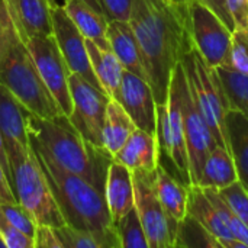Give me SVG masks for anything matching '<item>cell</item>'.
I'll list each match as a JSON object with an SVG mask.
<instances>
[{
  "label": "cell",
  "instance_id": "e0dca14e",
  "mask_svg": "<svg viewBox=\"0 0 248 248\" xmlns=\"http://www.w3.org/2000/svg\"><path fill=\"white\" fill-rule=\"evenodd\" d=\"M106 38L110 49L121 61L122 67L126 71H131L147 80L140 45L129 20H109Z\"/></svg>",
  "mask_w": 248,
  "mask_h": 248
},
{
  "label": "cell",
  "instance_id": "60d3db41",
  "mask_svg": "<svg viewBox=\"0 0 248 248\" xmlns=\"http://www.w3.org/2000/svg\"><path fill=\"white\" fill-rule=\"evenodd\" d=\"M206 6H209L224 22L225 25L234 31L235 29V25H234V20L230 15V10H228V6H227V0H202Z\"/></svg>",
  "mask_w": 248,
  "mask_h": 248
},
{
  "label": "cell",
  "instance_id": "5bb4252c",
  "mask_svg": "<svg viewBox=\"0 0 248 248\" xmlns=\"http://www.w3.org/2000/svg\"><path fill=\"white\" fill-rule=\"evenodd\" d=\"M116 100L129 113L137 128L157 135V102L144 77L125 70Z\"/></svg>",
  "mask_w": 248,
  "mask_h": 248
},
{
  "label": "cell",
  "instance_id": "7c38bea8",
  "mask_svg": "<svg viewBox=\"0 0 248 248\" xmlns=\"http://www.w3.org/2000/svg\"><path fill=\"white\" fill-rule=\"evenodd\" d=\"M73 110L68 116L76 129L92 144L103 147L102 134L109 96L78 74H70Z\"/></svg>",
  "mask_w": 248,
  "mask_h": 248
},
{
  "label": "cell",
  "instance_id": "44dd1931",
  "mask_svg": "<svg viewBox=\"0 0 248 248\" xmlns=\"http://www.w3.org/2000/svg\"><path fill=\"white\" fill-rule=\"evenodd\" d=\"M12 17L28 35L52 33L51 4L48 0H7Z\"/></svg>",
  "mask_w": 248,
  "mask_h": 248
},
{
  "label": "cell",
  "instance_id": "8d00e7d4",
  "mask_svg": "<svg viewBox=\"0 0 248 248\" xmlns=\"http://www.w3.org/2000/svg\"><path fill=\"white\" fill-rule=\"evenodd\" d=\"M33 248H64L57 234V228L45 224H38L33 235Z\"/></svg>",
  "mask_w": 248,
  "mask_h": 248
},
{
  "label": "cell",
  "instance_id": "4fadbf2b",
  "mask_svg": "<svg viewBox=\"0 0 248 248\" xmlns=\"http://www.w3.org/2000/svg\"><path fill=\"white\" fill-rule=\"evenodd\" d=\"M51 22H52V33L58 44V48L70 68L71 73L78 74L84 80H87L94 87L102 89L86 46V38L80 32V29L74 25V22L67 15L62 6L51 7Z\"/></svg>",
  "mask_w": 248,
  "mask_h": 248
},
{
  "label": "cell",
  "instance_id": "4dcf8cb0",
  "mask_svg": "<svg viewBox=\"0 0 248 248\" xmlns=\"http://www.w3.org/2000/svg\"><path fill=\"white\" fill-rule=\"evenodd\" d=\"M4 217L22 232H25L26 235H29L31 238H33L36 227H38V221L35 219V217L19 202H13V203H1L0 205Z\"/></svg>",
  "mask_w": 248,
  "mask_h": 248
},
{
  "label": "cell",
  "instance_id": "e575fe53",
  "mask_svg": "<svg viewBox=\"0 0 248 248\" xmlns=\"http://www.w3.org/2000/svg\"><path fill=\"white\" fill-rule=\"evenodd\" d=\"M219 192L228 201V203L240 217V219L248 227V193L244 186L240 182H235L228 187L221 189Z\"/></svg>",
  "mask_w": 248,
  "mask_h": 248
},
{
  "label": "cell",
  "instance_id": "9c48e42d",
  "mask_svg": "<svg viewBox=\"0 0 248 248\" xmlns=\"http://www.w3.org/2000/svg\"><path fill=\"white\" fill-rule=\"evenodd\" d=\"M17 31L23 42L26 44L44 83L46 84L48 90L55 99L61 112L70 116L73 110V99H71V92H70L71 71L58 48L54 33L28 35L19 26H17Z\"/></svg>",
  "mask_w": 248,
  "mask_h": 248
},
{
  "label": "cell",
  "instance_id": "30bf717a",
  "mask_svg": "<svg viewBox=\"0 0 248 248\" xmlns=\"http://www.w3.org/2000/svg\"><path fill=\"white\" fill-rule=\"evenodd\" d=\"M193 45L211 68L230 65L232 31L202 0L189 4Z\"/></svg>",
  "mask_w": 248,
  "mask_h": 248
},
{
  "label": "cell",
  "instance_id": "7bdbcfd3",
  "mask_svg": "<svg viewBox=\"0 0 248 248\" xmlns=\"http://www.w3.org/2000/svg\"><path fill=\"white\" fill-rule=\"evenodd\" d=\"M83 1H86L90 7H93V9H94V10H97L99 13L105 15V13H103V9H102V3H100V0H83Z\"/></svg>",
  "mask_w": 248,
  "mask_h": 248
},
{
  "label": "cell",
  "instance_id": "52a82bcc",
  "mask_svg": "<svg viewBox=\"0 0 248 248\" xmlns=\"http://www.w3.org/2000/svg\"><path fill=\"white\" fill-rule=\"evenodd\" d=\"M157 116L158 164L186 186H190L192 180L189 170V154L185 135L180 92L174 70L170 81L167 103L157 105Z\"/></svg>",
  "mask_w": 248,
  "mask_h": 248
},
{
  "label": "cell",
  "instance_id": "f546056e",
  "mask_svg": "<svg viewBox=\"0 0 248 248\" xmlns=\"http://www.w3.org/2000/svg\"><path fill=\"white\" fill-rule=\"evenodd\" d=\"M121 248H150L148 240L137 209H131L116 224Z\"/></svg>",
  "mask_w": 248,
  "mask_h": 248
},
{
  "label": "cell",
  "instance_id": "b9f144b4",
  "mask_svg": "<svg viewBox=\"0 0 248 248\" xmlns=\"http://www.w3.org/2000/svg\"><path fill=\"white\" fill-rule=\"evenodd\" d=\"M0 163L1 166L4 167L9 179H10V163H9V157H7V151H6V141H4V137H3V132H1V128H0ZM12 183V182H10Z\"/></svg>",
  "mask_w": 248,
  "mask_h": 248
},
{
  "label": "cell",
  "instance_id": "f35d334b",
  "mask_svg": "<svg viewBox=\"0 0 248 248\" xmlns=\"http://www.w3.org/2000/svg\"><path fill=\"white\" fill-rule=\"evenodd\" d=\"M235 28H248V0H227Z\"/></svg>",
  "mask_w": 248,
  "mask_h": 248
},
{
  "label": "cell",
  "instance_id": "603a6c76",
  "mask_svg": "<svg viewBox=\"0 0 248 248\" xmlns=\"http://www.w3.org/2000/svg\"><path fill=\"white\" fill-rule=\"evenodd\" d=\"M235 182H238V173L232 155L227 148L217 144L206 157L198 185L203 189L221 190Z\"/></svg>",
  "mask_w": 248,
  "mask_h": 248
},
{
  "label": "cell",
  "instance_id": "cb8c5ba5",
  "mask_svg": "<svg viewBox=\"0 0 248 248\" xmlns=\"http://www.w3.org/2000/svg\"><path fill=\"white\" fill-rule=\"evenodd\" d=\"M155 189L166 214L180 222L187 215L189 186L158 164L155 169Z\"/></svg>",
  "mask_w": 248,
  "mask_h": 248
},
{
  "label": "cell",
  "instance_id": "83f0119b",
  "mask_svg": "<svg viewBox=\"0 0 248 248\" xmlns=\"http://www.w3.org/2000/svg\"><path fill=\"white\" fill-rule=\"evenodd\" d=\"M222 248L221 243L189 214L180 221L174 248Z\"/></svg>",
  "mask_w": 248,
  "mask_h": 248
},
{
  "label": "cell",
  "instance_id": "5b68a950",
  "mask_svg": "<svg viewBox=\"0 0 248 248\" xmlns=\"http://www.w3.org/2000/svg\"><path fill=\"white\" fill-rule=\"evenodd\" d=\"M6 151L10 163V182L16 201L35 217L38 224L55 228L65 225L33 147L9 142L6 144Z\"/></svg>",
  "mask_w": 248,
  "mask_h": 248
},
{
  "label": "cell",
  "instance_id": "7dc6e473",
  "mask_svg": "<svg viewBox=\"0 0 248 248\" xmlns=\"http://www.w3.org/2000/svg\"><path fill=\"white\" fill-rule=\"evenodd\" d=\"M246 190H247V193H248V187H247V189H246Z\"/></svg>",
  "mask_w": 248,
  "mask_h": 248
},
{
  "label": "cell",
  "instance_id": "ab89813d",
  "mask_svg": "<svg viewBox=\"0 0 248 248\" xmlns=\"http://www.w3.org/2000/svg\"><path fill=\"white\" fill-rule=\"evenodd\" d=\"M13 202H17V201H16L10 179H9L4 167L0 163V205L1 203H13Z\"/></svg>",
  "mask_w": 248,
  "mask_h": 248
},
{
  "label": "cell",
  "instance_id": "4316f807",
  "mask_svg": "<svg viewBox=\"0 0 248 248\" xmlns=\"http://www.w3.org/2000/svg\"><path fill=\"white\" fill-rule=\"evenodd\" d=\"M225 89L230 109L238 110L248 118V76L234 70L231 65L217 68Z\"/></svg>",
  "mask_w": 248,
  "mask_h": 248
},
{
  "label": "cell",
  "instance_id": "484cf974",
  "mask_svg": "<svg viewBox=\"0 0 248 248\" xmlns=\"http://www.w3.org/2000/svg\"><path fill=\"white\" fill-rule=\"evenodd\" d=\"M230 153L235 163L238 182L248 187V118L238 110L230 109L225 116Z\"/></svg>",
  "mask_w": 248,
  "mask_h": 248
},
{
  "label": "cell",
  "instance_id": "bcb514c9",
  "mask_svg": "<svg viewBox=\"0 0 248 248\" xmlns=\"http://www.w3.org/2000/svg\"><path fill=\"white\" fill-rule=\"evenodd\" d=\"M0 248H6V244H4V241L1 240V237H0Z\"/></svg>",
  "mask_w": 248,
  "mask_h": 248
},
{
  "label": "cell",
  "instance_id": "d4e9b609",
  "mask_svg": "<svg viewBox=\"0 0 248 248\" xmlns=\"http://www.w3.org/2000/svg\"><path fill=\"white\" fill-rule=\"evenodd\" d=\"M62 7L86 39H90L103 48H110L106 38L108 19L105 15L90 7L83 0H64Z\"/></svg>",
  "mask_w": 248,
  "mask_h": 248
},
{
  "label": "cell",
  "instance_id": "ba28073f",
  "mask_svg": "<svg viewBox=\"0 0 248 248\" xmlns=\"http://www.w3.org/2000/svg\"><path fill=\"white\" fill-rule=\"evenodd\" d=\"M135 209L142 222L148 247L174 248L179 221L170 218L157 195L155 171L135 170L132 171Z\"/></svg>",
  "mask_w": 248,
  "mask_h": 248
},
{
  "label": "cell",
  "instance_id": "ee69618b",
  "mask_svg": "<svg viewBox=\"0 0 248 248\" xmlns=\"http://www.w3.org/2000/svg\"><path fill=\"white\" fill-rule=\"evenodd\" d=\"M51 7H58V6H62L64 4V0H48Z\"/></svg>",
  "mask_w": 248,
  "mask_h": 248
},
{
  "label": "cell",
  "instance_id": "d6986e66",
  "mask_svg": "<svg viewBox=\"0 0 248 248\" xmlns=\"http://www.w3.org/2000/svg\"><path fill=\"white\" fill-rule=\"evenodd\" d=\"M26 112L28 109L13 96V93L0 84V128L6 144L32 145L26 126Z\"/></svg>",
  "mask_w": 248,
  "mask_h": 248
},
{
  "label": "cell",
  "instance_id": "7a4b0ae2",
  "mask_svg": "<svg viewBox=\"0 0 248 248\" xmlns=\"http://www.w3.org/2000/svg\"><path fill=\"white\" fill-rule=\"evenodd\" d=\"M33 150L65 224L92 232L103 248H121L119 235L112 221L105 193L81 176L58 166L44 151L35 147Z\"/></svg>",
  "mask_w": 248,
  "mask_h": 248
},
{
  "label": "cell",
  "instance_id": "2e32d148",
  "mask_svg": "<svg viewBox=\"0 0 248 248\" xmlns=\"http://www.w3.org/2000/svg\"><path fill=\"white\" fill-rule=\"evenodd\" d=\"M105 198L113 224H116L124 215L135 208L132 171L116 160H112L108 169Z\"/></svg>",
  "mask_w": 248,
  "mask_h": 248
},
{
  "label": "cell",
  "instance_id": "6da1fadb",
  "mask_svg": "<svg viewBox=\"0 0 248 248\" xmlns=\"http://www.w3.org/2000/svg\"><path fill=\"white\" fill-rule=\"evenodd\" d=\"M129 23L157 105H166L174 67L195 45L189 4L173 0H134Z\"/></svg>",
  "mask_w": 248,
  "mask_h": 248
},
{
  "label": "cell",
  "instance_id": "f6af8a7d",
  "mask_svg": "<svg viewBox=\"0 0 248 248\" xmlns=\"http://www.w3.org/2000/svg\"><path fill=\"white\" fill-rule=\"evenodd\" d=\"M173 1H176V3H180V4H190L193 0H173Z\"/></svg>",
  "mask_w": 248,
  "mask_h": 248
},
{
  "label": "cell",
  "instance_id": "74e56055",
  "mask_svg": "<svg viewBox=\"0 0 248 248\" xmlns=\"http://www.w3.org/2000/svg\"><path fill=\"white\" fill-rule=\"evenodd\" d=\"M13 28H15V22L9 9V3L7 0H0V58L13 32Z\"/></svg>",
  "mask_w": 248,
  "mask_h": 248
},
{
  "label": "cell",
  "instance_id": "ac0fdd59",
  "mask_svg": "<svg viewBox=\"0 0 248 248\" xmlns=\"http://www.w3.org/2000/svg\"><path fill=\"white\" fill-rule=\"evenodd\" d=\"M113 160L122 163L131 171H155L158 166L157 135L137 128L124 147L113 155Z\"/></svg>",
  "mask_w": 248,
  "mask_h": 248
},
{
  "label": "cell",
  "instance_id": "9a60e30c",
  "mask_svg": "<svg viewBox=\"0 0 248 248\" xmlns=\"http://www.w3.org/2000/svg\"><path fill=\"white\" fill-rule=\"evenodd\" d=\"M187 214L193 217L198 222H201L221 243L222 248H246L243 243L232 237L217 208L199 185L189 186Z\"/></svg>",
  "mask_w": 248,
  "mask_h": 248
},
{
  "label": "cell",
  "instance_id": "f1b7e54d",
  "mask_svg": "<svg viewBox=\"0 0 248 248\" xmlns=\"http://www.w3.org/2000/svg\"><path fill=\"white\" fill-rule=\"evenodd\" d=\"M203 190H205L206 196L209 198V201L217 208L218 214L221 215L224 224L227 225V228L230 230V232L232 234V237L235 240H238L240 243H243L246 246V248H248V227L240 219V217L231 208V205L228 203V201L222 196V193L218 189L208 187V189H203Z\"/></svg>",
  "mask_w": 248,
  "mask_h": 248
},
{
  "label": "cell",
  "instance_id": "836d02e7",
  "mask_svg": "<svg viewBox=\"0 0 248 248\" xmlns=\"http://www.w3.org/2000/svg\"><path fill=\"white\" fill-rule=\"evenodd\" d=\"M0 237L6 248H33V238L17 230L3 214L0 208Z\"/></svg>",
  "mask_w": 248,
  "mask_h": 248
},
{
  "label": "cell",
  "instance_id": "3957f363",
  "mask_svg": "<svg viewBox=\"0 0 248 248\" xmlns=\"http://www.w3.org/2000/svg\"><path fill=\"white\" fill-rule=\"evenodd\" d=\"M26 126L32 147L48 154L58 166L81 176L105 193L108 169L113 157L87 141L67 115L41 118L26 112Z\"/></svg>",
  "mask_w": 248,
  "mask_h": 248
},
{
  "label": "cell",
  "instance_id": "8992f818",
  "mask_svg": "<svg viewBox=\"0 0 248 248\" xmlns=\"http://www.w3.org/2000/svg\"><path fill=\"white\" fill-rule=\"evenodd\" d=\"M182 65L196 106L208 122L217 144L230 151L225 124L230 106L217 68H211L196 48L183 57Z\"/></svg>",
  "mask_w": 248,
  "mask_h": 248
},
{
  "label": "cell",
  "instance_id": "1f68e13d",
  "mask_svg": "<svg viewBox=\"0 0 248 248\" xmlns=\"http://www.w3.org/2000/svg\"><path fill=\"white\" fill-rule=\"evenodd\" d=\"M230 65L238 73L248 76V28H235L232 31Z\"/></svg>",
  "mask_w": 248,
  "mask_h": 248
},
{
  "label": "cell",
  "instance_id": "277c9868",
  "mask_svg": "<svg viewBox=\"0 0 248 248\" xmlns=\"http://www.w3.org/2000/svg\"><path fill=\"white\" fill-rule=\"evenodd\" d=\"M0 84L7 87L13 96L36 116L57 118L64 115L44 83L16 23L0 58Z\"/></svg>",
  "mask_w": 248,
  "mask_h": 248
},
{
  "label": "cell",
  "instance_id": "d6a6232c",
  "mask_svg": "<svg viewBox=\"0 0 248 248\" xmlns=\"http://www.w3.org/2000/svg\"><path fill=\"white\" fill-rule=\"evenodd\" d=\"M57 234L64 248H103L96 235L83 230L73 228L67 224L57 228Z\"/></svg>",
  "mask_w": 248,
  "mask_h": 248
},
{
  "label": "cell",
  "instance_id": "ffe728a7",
  "mask_svg": "<svg viewBox=\"0 0 248 248\" xmlns=\"http://www.w3.org/2000/svg\"><path fill=\"white\" fill-rule=\"evenodd\" d=\"M86 46L93 71L103 89L110 99H118L122 77L125 68L110 48H103L90 39H86Z\"/></svg>",
  "mask_w": 248,
  "mask_h": 248
},
{
  "label": "cell",
  "instance_id": "8fae6325",
  "mask_svg": "<svg viewBox=\"0 0 248 248\" xmlns=\"http://www.w3.org/2000/svg\"><path fill=\"white\" fill-rule=\"evenodd\" d=\"M174 74L177 77L179 92H180V103L183 112V124H185V135H186V145L189 154V170H190V180L192 185H198L203 164L206 157L217 145L214 134L205 121L203 115L201 113L193 94L190 92L182 61L174 67Z\"/></svg>",
  "mask_w": 248,
  "mask_h": 248
},
{
  "label": "cell",
  "instance_id": "d590c367",
  "mask_svg": "<svg viewBox=\"0 0 248 248\" xmlns=\"http://www.w3.org/2000/svg\"><path fill=\"white\" fill-rule=\"evenodd\" d=\"M105 17L109 20H129L134 0H100Z\"/></svg>",
  "mask_w": 248,
  "mask_h": 248
},
{
  "label": "cell",
  "instance_id": "7402d4cb",
  "mask_svg": "<svg viewBox=\"0 0 248 248\" xmlns=\"http://www.w3.org/2000/svg\"><path fill=\"white\" fill-rule=\"evenodd\" d=\"M135 129L137 125L125 108L116 99H109L102 134L103 148L113 157L124 147Z\"/></svg>",
  "mask_w": 248,
  "mask_h": 248
}]
</instances>
